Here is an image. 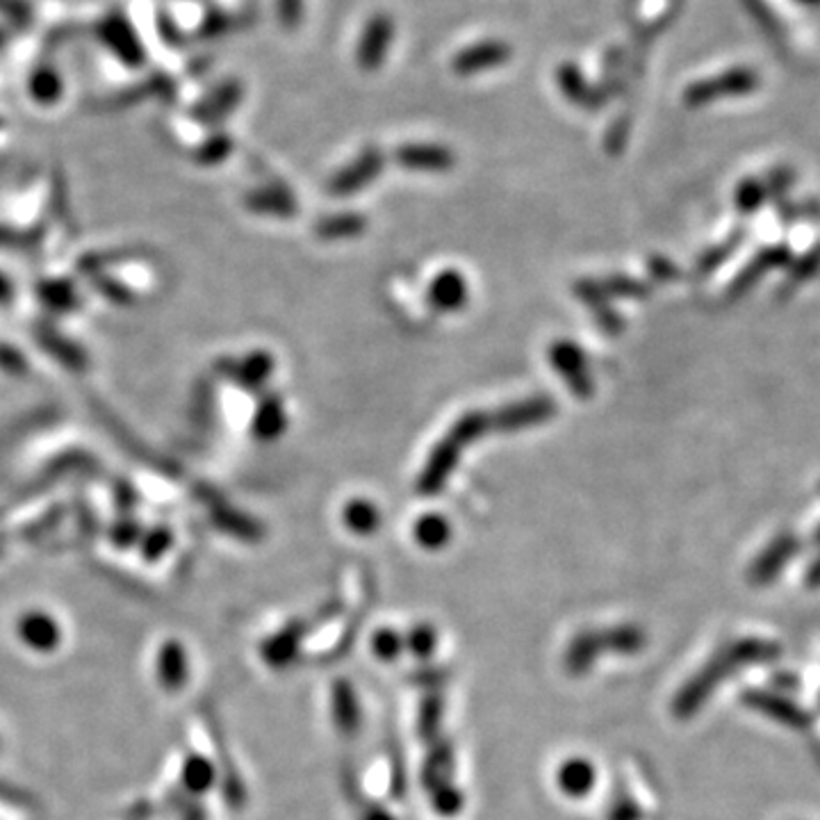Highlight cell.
<instances>
[{"label": "cell", "mask_w": 820, "mask_h": 820, "mask_svg": "<svg viewBox=\"0 0 820 820\" xmlns=\"http://www.w3.org/2000/svg\"><path fill=\"white\" fill-rule=\"evenodd\" d=\"M393 39H395L393 19H390L387 14H374L365 23L361 39H359V49H356L359 64L367 71L378 69L385 62L390 46H393Z\"/></svg>", "instance_id": "cell-1"}, {"label": "cell", "mask_w": 820, "mask_h": 820, "mask_svg": "<svg viewBox=\"0 0 820 820\" xmlns=\"http://www.w3.org/2000/svg\"><path fill=\"white\" fill-rule=\"evenodd\" d=\"M557 789L572 798V800H579V798H585L593 789H595V782H598V770H595V764L591 759L585 757H568L565 761L559 764L557 768Z\"/></svg>", "instance_id": "cell-2"}, {"label": "cell", "mask_w": 820, "mask_h": 820, "mask_svg": "<svg viewBox=\"0 0 820 820\" xmlns=\"http://www.w3.org/2000/svg\"><path fill=\"white\" fill-rule=\"evenodd\" d=\"M509 58H511L509 44L497 42V39H490V42H479V44L463 49L454 58V71L458 75H475V73H481L486 69L501 66L504 62H509Z\"/></svg>", "instance_id": "cell-3"}, {"label": "cell", "mask_w": 820, "mask_h": 820, "mask_svg": "<svg viewBox=\"0 0 820 820\" xmlns=\"http://www.w3.org/2000/svg\"><path fill=\"white\" fill-rule=\"evenodd\" d=\"M98 37L110 46L116 55H120L128 64H139L144 60V51L135 30L131 23H126L124 17L112 14L105 17V21L98 25Z\"/></svg>", "instance_id": "cell-4"}, {"label": "cell", "mask_w": 820, "mask_h": 820, "mask_svg": "<svg viewBox=\"0 0 820 820\" xmlns=\"http://www.w3.org/2000/svg\"><path fill=\"white\" fill-rule=\"evenodd\" d=\"M331 707H333V723L342 736H356L363 723V712L359 695L349 682H338L333 686L331 695Z\"/></svg>", "instance_id": "cell-5"}, {"label": "cell", "mask_w": 820, "mask_h": 820, "mask_svg": "<svg viewBox=\"0 0 820 820\" xmlns=\"http://www.w3.org/2000/svg\"><path fill=\"white\" fill-rule=\"evenodd\" d=\"M757 85V75L755 71H731V73H725L720 77H714V81H705V83H697L688 90V101L691 103H702V101H709V98H716V96H725V94H731V92H746V90H752Z\"/></svg>", "instance_id": "cell-6"}, {"label": "cell", "mask_w": 820, "mask_h": 820, "mask_svg": "<svg viewBox=\"0 0 820 820\" xmlns=\"http://www.w3.org/2000/svg\"><path fill=\"white\" fill-rule=\"evenodd\" d=\"M397 160L408 167V169H419V172H445L451 167L454 155L443 148V146H432V144H411L404 146L397 153Z\"/></svg>", "instance_id": "cell-7"}, {"label": "cell", "mask_w": 820, "mask_h": 820, "mask_svg": "<svg viewBox=\"0 0 820 820\" xmlns=\"http://www.w3.org/2000/svg\"><path fill=\"white\" fill-rule=\"evenodd\" d=\"M378 169H381V155L376 150H367L365 155H361V158L354 165L344 169L333 180V191H340V194L354 191V189L367 185V180H372L378 174Z\"/></svg>", "instance_id": "cell-8"}, {"label": "cell", "mask_w": 820, "mask_h": 820, "mask_svg": "<svg viewBox=\"0 0 820 820\" xmlns=\"http://www.w3.org/2000/svg\"><path fill=\"white\" fill-rule=\"evenodd\" d=\"M552 361H554V367L563 376H568L577 395L589 393V378L583 376V356L574 344H557V349L552 351Z\"/></svg>", "instance_id": "cell-9"}, {"label": "cell", "mask_w": 820, "mask_h": 820, "mask_svg": "<svg viewBox=\"0 0 820 820\" xmlns=\"http://www.w3.org/2000/svg\"><path fill=\"white\" fill-rule=\"evenodd\" d=\"M299 643H301V627L299 624H290V627H286L281 634H277L264 645L262 650L264 661L273 668L288 666V663H292L299 652Z\"/></svg>", "instance_id": "cell-10"}, {"label": "cell", "mask_w": 820, "mask_h": 820, "mask_svg": "<svg viewBox=\"0 0 820 820\" xmlns=\"http://www.w3.org/2000/svg\"><path fill=\"white\" fill-rule=\"evenodd\" d=\"M467 297L465 281L458 277V271H445L432 286V301L440 310L460 308Z\"/></svg>", "instance_id": "cell-11"}, {"label": "cell", "mask_w": 820, "mask_h": 820, "mask_svg": "<svg viewBox=\"0 0 820 820\" xmlns=\"http://www.w3.org/2000/svg\"><path fill=\"white\" fill-rule=\"evenodd\" d=\"M415 540L424 550H440L451 538V527L443 516H426L415 522Z\"/></svg>", "instance_id": "cell-12"}, {"label": "cell", "mask_w": 820, "mask_h": 820, "mask_svg": "<svg viewBox=\"0 0 820 820\" xmlns=\"http://www.w3.org/2000/svg\"><path fill=\"white\" fill-rule=\"evenodd\" d=\"M381 522V516L376 511V506L370 501H351L344 509V525L359 533V536H372Z\"/></svg>", "instance_id": "cell-13"}, {"label": "cell", "mask_w": 820, "mask_h": 820, "mask_svg": "<svg viewBox=\"0 0 820 820\" xmlns=\"http://www.w3.org/2000/svg\"><path fill=\"white\" fill-rule=\"evenodd\" d=\"M240 98H242V87H240V83H226V85H221L206 103H204V107H199L201 112H199V116H204V120L206 122H210V120H219V116H224V114H228L232 107H236L238 103H240Z\"/></svg>", "instance_id": "cell-14"}, {"label": "cell", "mask_w": 820, "mask_h": 820, "mask_svg": "<svg viewBox=\"0 0 820 820\" xmlns=\"http://www.w3.org/2000/svg\"><path fill=\"white\" fill-rule=\"evenodd\" d=\"M372 652L383 663H395L406 652V636L393 627H381L372 634Z\"/></svg>", "instance_id": "cell-15"}, {"label": "cell", "mask_w": 820, "mask_h": 820, "mask_svg": "<svg viewBox=\"0 0 820 820\" xmlns=\"http://www.w3.org/2000/svg\"><path fill=\"white\" fill-rule=\"evenodd\" d=\"M438 647V634L428 622H419L406 634V650L413 652L417 658L432 656Z\"/></svg>", "instance_id": "cell-16"}, {"label": "cell", "mask_w": 820, "mask_h": 820, "mask_svg": "<svg viewBox=\"0 0 820 820\" xmlns=\"http://www.w3.org/2000/svg\"><path fill=\"white\" fill-rule=\"evenodd\" d=\"M559 85L563 90V94L572 101V103H589L591 98V92H589V85H585L581 71L574 66V64H563L559 69Z\"/></svg>", "instance_id": "cell-17"}, {"label": "cell", "mask_w": 820, "mask_h": 820, "mask_svg": "<svg viewBox=\"0 0 820 820\" xmlns=\"http://www.w3.org/2000/svg\"><path fill=\"white\" fill-rule=\"evenodd\" d=\"M30 90H32V96H34L37 101L51 103V101H55V98L60 96V92H62V87H60V77H58V73L51 71V69H39V71H34V75H32Z\"/></svg>", "instance_id": "cell-18"}, {"label": "cell", "mask_w": 820, "mask_h": 820, "mask_svg": "<svg viewBox=\"0 0 820 820\" xmlns=\"http://www.w3.org/2000/svg\"><path fill=\"white\" fill-rule=\"evenodd\" d=\"M465 805V798L463 793L458 791L456 785L447 782V785H440L434 789V809L443 816H454L463 809Z\"/></svg>", "instance_id": "cell-19"}, {"label": "cell", "mask_w": 820, "mask_h": 820, "mask_svg": "<svg viewBox=\"0 0 820 820\" xmlns=\"http://www.w3.org/2000/svg\"><path fill=\"white\" fill-rule=\"evenodd\" d=\"M363 228V221L359 217H335L320 226V232L326 238H342V236H354Z\"/></svg>", "instance_id": "cell-20"}, {"label": "cell", "mask_w": 820, "mask_h": 820, "mask_svg": "<svg viewBox=\"0 0 820 820\" xmlns=\"http://www.w3.org/2000/svg\"><path fill=\"white\" fill-rule=\"evenodd\" d=\"M0 14L8 17L17 25H28L32 19V12L25 0H0Z\"/></svg>", "instance_id": "cell-21"}, {"label": "cell", "mask_w": 820, "mask_h": 820, "mask_svg": "<svg viewBox=\"0 0 820 820\" xmlns=\"http://www.w3.org/2000/svg\"><path fill=\"white\" fill-rule=\"evenodd\" d=\"M277 10L286 28H297L303 17V0H277Z\"/></svg>", "instance_id": "cell-22"}, {"label": "cell", "mask_w": 820, "mask_h": 820, "mask_svg": "<svg viewBox=\"0 0 820 820\" xmlns=\"http://www.w3.org/2000/svg\"><path fill=\"white\" fill-rule=\"evenodd\" d=\"M440 718H443V707H440V699H428V709L422 712V734L426 736V731H436L440 727Z\"/></svg>", "instance_id": "cell-23"}, {"label": "cell", "mask_w": 820, "mask_h": 820, "mask_svg": "<svg viewBox=\"0 0 820 820\" xmlns=\"http://www.w3.org/2000/svg\"><path fill=\"white\" fill-rule=\"evenodd\" d=\"M228 28H230V19H228L226 14H221V12H215V14H210V17L206 19V23H204V28H201V34H206V37H219V34H224Z\"/></svg>", "instance_id": "cell-24"}, {"label": "cell", "mask_w": 820, "mask_h": 820, "mask_svg": "<svg viewBox=\"0 0 820 820\" xmlns=\"http://www.w3.org/2000/svg\"><path fill=\"white\" fill-rule=\"evenodd\" d=\"M359 818L361 820H395L393 818V813H390L385 807H381V805H374V802H361L359 805Z\"/></svg>", "instance_id": "cell-25"}, {"label": "cell", "mask_w": 820, "mask_h": 820, "mask_svg": "<svg viewBox=\"0 0 820 820\" xmlns=\"http://www.w3.org/2000/svg\"><path fill=\"white\" fill-rule=\"evenodd\" d=\"M800 3H809V6H820V0H800Z\"/></svg>", "instance_id": "cell-26"}, {"label": "cell", "mask_w": 820, "mask_h": 820, "mask_svg": "<svg viewBox=\"0 0 820 820\" xmlns=\"http://www.w3.org/2000/svg\"><path fill=\"white\" fill-rule=\"evenodd\" d=\"M6 44V32H0V46Z\"/></svg>", "instance_id": "cell-27"}]
</instances>
